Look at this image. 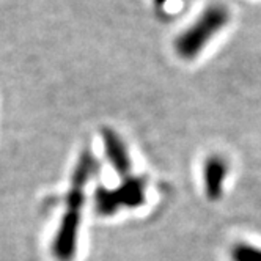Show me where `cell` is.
<instances>
[{"label": "cell", "instance_id": "cell-6", "mask_svg": "<svg viewBox=\"0 0 261 261\" xmlns=\"http://www.w3.org/2000/svg\"><path fill=\"white\" fill-rule=\"evenodd\" d=\"M98 170H99V164L95 159V156L90 151H84L77 161L76 169H74L71 186H74V188H85V184L88 182L91 175H95Z\"/></svg>", "mask_w": 261, "mask_h": 261}, {"label": "cell", "instance_id": "cell-1", "mask_svg": "<svg viewBox=\"0 0 261 261\" xmlns=\"http://www.w3.org/2000/svg\"><path fill=\"white\" fill-rule=\"evenodd\" d=\"M228 19L230 14L225 7L213 5L206 8L198 19L176 38L175 49L178 55L184 60H191L197 57L200 50L210 43L213 36L227 25Z\"/></svg>", "mask_w": 261, "mask_h": 261}, {"label": "cell", "instance_id": "cell-5", "mask_svg": "<svg viewBox=\"0 0 261 261\" xmlns=\"http://www.w3.org/2000/svg\"><path fill=\"white\" fill-rule=\"evenodd\" d=\"M146 178L143 176H127L123 182L114 189L117 201L121 208H137L145 201Z\"/></svg>", "mask_w": 261, "mask_h": 261}, {"label": "cell", "instance_id": "cell-3", "mask_svg": "<svg viewBox=\"0 0 261 261\" xmlns=\"http://www.w3.org/2000/svg\"><path fill=\"white\" fill-rule=\"evenodd\" d=\"M228 172V164L222 156L213 154L203 165V179H204V194L211 201H216L222 197L223 182Z\"/></svg>", "mask_w": 261, "mask_h": 261}, {"label": "cell", "instance_id": "cell-7", "mask_svg": "<svg viewBox=\"0 0 261 261\" xmlns=\"http://www.w3.org/2000/svg\"><path fill=\"white\" fill-rule=\"evenodd\" d=\"M95 204H96V211L101 216H112L120 210L114 189L98 188L95 194Z\"/></svg>", "mask_w": 261, "mask_h": 261}, {"label": "cell", "instance_id": "cell-2", "mask_svg": "<svg viewBox=\"0 0 261 261\" xmlns=\"http://www.w3.org/2000/svg\"><path fill=\"white\" fill-rule=\"evenodd\" d=\"M85 203L84 188L71 186L66 194V211L60 222L59 231L52 242V253L59 261H71L76 253L77 246V231L81 225L82 208Z\"/></svg>", "mask_w": 261, "mask_h": 261}, {"label": "cell", "instance_id": "cell-9", "mask_svg": "<svg viewBox=\"0 0 261 261\" xmlns=\"http://www.w3.org/2000/svg\"><path fill=\"white\" fill-rule=\"evenodd\" d=\"M164 2H167V0H158V4H164Z\"/></svg>", "mask_w": 261, "mask_h": 261}, {"label": "cell", "instance_id": "cell-8", "mask_svg": "<svg viewBox=\"0 0 261 261\" xmlns=\"http://www.w3.org/2000/svg\"><path fill=\"white\" fill-rule=\"evenodd\" d=\"M233 261H261V249L239 242L231 249Z\"/></svg>", "mask_w": 261, "mask_h": 261}, {"label": "cell", "instance_id": "cell-4", "mask_svg": "<svg viewBox=\"0 0 261 261\" xmlns=\"http://www.w3.org/2000/svg\"><path fill=\"white\" fill-rule=\"evenodd\" d=\"M101 134H102V142H104V150L112 167H114L118 175L127 178L130 172V159L127 156V150L121 137L110 127H102Z\"/></svg>", "mask_w": 261, "mask_h": 261}]
</instances>
